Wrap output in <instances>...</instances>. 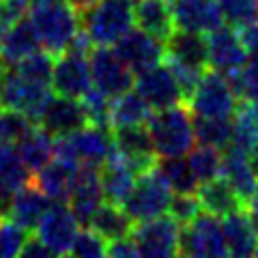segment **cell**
Listing matches in <instances>:
<instances>
[{
	"label": "cell",
	"instance_id": "35",
	"mask_svg": "<svg viewBox=\"0 0 258 258\" xmlns=\"http://www.w3.org/2000/svg\"><path fill=\"white\" fill-rule=\"evenodd\" d=\"M222 151L215 147H207V144H200V147H194L187 155V161L194 170V176L198 179V183L203 185L207 181H213L217 176H222Z\"/></svg>",
	"mask_w": 258,
	"mask_h": 258
},
{
	"label": "cell",
	"instance_id": "40",
	"mask_svg": "<svg viewBox=\"0 0 258 258\" xmlns=\"http://www.w3.org/2000/svg\"><path fill=\"white\" fill-rule=\"evenodd\" d=\"M80 101H82V108L86 112L88 125L112 129V125H110V103H112V97H108L106 93H101L99 88L93 86Z\"/></svg>",
	"mask_w": 258,
	"mask_h": 258
},
{
	"label": "cell",
	"instance_id": "6",
	"mask_svg": "<svg viewBox=\"0 0 258 258\" xmlns=\"http://www.w3.org/2000/svg\"><path fill=\"white\" fill-rule=\"evenodd\" d=\"M170 200H172V189L168 187L164 176L157 172V168H151V170L138 174L132 194L123 203V209L132 217V222L138 224L166 215L168 209H170Z\"/></svg>",
	"mask_w": 258,
	"mask_h": 258
},
{
	"label": "cell",
	"instance_id": "29",
	"mask_svg": "<svg viewBox=\"0 0 258 258\" xmlns=\"http://www.w3.org/2000/svg\"><path fill=\"white\" fill-rule=\"evenodd\" d=\"M151 116V106L136 91H127L118 97H112L110 103V125L129 127V125H147Z\"/></svg>",
	"mask_w": 258,
	"mask_h": 258
},
{
	"label": "cell",
	"instance_id": "8",
	"mask_svg": "<svg viewBox=\"0 0 258 258\" xmlns=\"http://www.w3.org/2000/svg\"><path fill=\"white\" fill-rule=\"evenodd\" d=\"M179 237L181 224L170 213L138 222L129 235L142 258H174L179 254Z\"/></svg>",
	"mask_w": 258,
	"mask_h": 258
},
{
	"label": "cell",
	"instance_id": "22",
	"mask_svg": "<svg viewBox=\"0 0 258 258\" xmlns=\"http://www.w3.org/2000/svg\"><path fill=\"white\" fill-rule=\"evenodd\" d=\"M222 230L226 239L228 258H252L258 245V230L249 220L247 211H239L222 217Z\"/></svg>",
	"mask_w": 258,
	"mask_h": 258
},
{
	"label": "cell",
	"instance_id": "7",
	"mask_svg": "<svg viewBox=\"0 0 258 258\" xmlns=\"http://www.w3.org/2000/svg\"><path fill=\"white\" fill-rule=\"evenodd\" d=\"M179 252L185 258H228L220 217L203 211L181 226Z\"/></svg>",
	"mask_w": 258,
	"mask_h": 258
},
{
	"label": "cell",
	"instance_id": "10",
	"mask_svg": "<svg viewBox=\"0 0 258 258\" xmlns=\"http://www.w3.org/2000/svg\"><path fill=\"white\" fill-rule=\"evenodd\" d=\"M88 56H91L88 62H91V78L95 88H99L108 97H118L132 91L134 71L118 58L114 50H110L108 45H97Z\"/></svg>",
	"mask_w": 258,
	"mask_h": 258
},
{
	"label": "cell",
	"instance_id": "42",
	"mask_svg": "<svg viewBox=\"0 0 258 258\" xmlns=\"http://www.w3.org/2000/svg\"><path fill=\"white\" fill-rule=\"evenodd\" d=\"M71 256L74 258H108L106 239H101L93 228L78 232L74 245H71Z\"/></svg>",
	"mask_w": 258,
	"mask_h": 258
},
{
	"label": "cell",
	"instance_id": "32",
	"mask_svg": "<svg viewBox=\"0 0 258 258\" xmlns=\"http://www.w3.org/2000/svg\"><path fill=\"white\" fill-rule=\"evenodd\" d=\"M258 142V101H239L232 114V142L235 147L249 151Z\"/></svg>",
	"mask_w": 258,
	"mask_h": 258
},
{
	"label": "cell",
	"instance_id": "21",
	"mask_svg": "<svg viewBox=\"0 0 258 258\" xmlns=\"http://www.w3.org/2000/svg\"><path fill=\"white\" fill-rule=\"evenodd\" d=\"M39 47H41V41H39L30 18H22L0 32V64L15 67L22 58L37 52Z\"/></svg>",
	"mask_w": 258,
	"mask_h": 258
},
{
	"label": "cell",
	"instance_id": "43",
	"mask_svg": "<svg viewBox=\"0 0 258 258\" xmlns=\"http://www.w3.org/2000/svg\"><path fill=\"white\" fill-rule=\"evenodd\" d=\"M168 213L183 226V224L191 222L196 215L203 213V205H200V198L196 194H172Z\"/></svg>",
	"mask_w": 258,
	"mask_h": 258
},
{
	"label": "cell",
	"instance_id": "28",
	"mask_svg": "<svg viewBox=\"0 0 258 258\" xmlns=\"http://www.w3.org/2000/svg\"><path fill=\"white\" fill-rule=\"evenodd\" d=\"M88 226H91L101 239H106V243H112V241L127 239L129 235H132L134 222L120 205L101 203L99 209L93 213Z\"/></svg>",
	"mask_w": 258,
	"mask_h": 258
},
{
	"label": "cell",
	"instance_id": "46",
	"mask_svg": "<svg viewBox=\"0 0 258 258\" xmlns=\"http://www.w3.org/2000/svg\"><path fill=\"white\" fill-rule=\"evenodd\" d=\"M108 258H142L132 239H118L108 245Z\"/></svg>",
	"mask_w": 258,
	"mask_h": 258
},
{
	"label": "cell",
	"instance_id": "25",
	"mask_svg": "<svg viewBox=\"0 0 258 258\" xmlns=\"http://www.w3.org/2000/svg\"><path fill=\"white\" fill-rule=\"evenodd\" d=\"M222 157H224L222 159V176L235 187L241 200L247 203L256 194V187H258V176L254 174L252 166H249L247 151L230 144L228 149L222 151Z\"/></svg>",
	"mask_w": 258,
	"mask_h": 258
},
{
	"label": "cell",
	"instance_id": "5",
	"mask_svg": "<svg viewBox=\"0 0 258 258\" xmlns=\"http://www.w3.org/2000/svg\"><path fill=\"white\" fill-rule=\"evenodd\" d=\"M112 144H114V140H112V129L84 125L82 129H78L74 134L56 138L54 155L76 161V164L101 168L110 157Z\"/></svg>",
	"mask_w": 258,
	"mask_h": 258
},
{
	"label": "cell",
	"instance_id": "31",
	"mask_svg": "<svg viewBox=\"0 0 258 258\" xmlns=\"http://www.w3.org/2000/svg\"><path fill=\"white\" fill-rule=\"evenodd\" d=\"M20 155L24 159V164L30 170V174L39 172L41 168L54 157V140L52 136L43 132L41 127H35L32 132L20 142Z\"/></svg>",
	"mask_w": 258,
	"mask_h": 258
},
{
	"label": "cell",
	"instance_id": "49",
	"mask_svg": "<svg viewBox=\"0 0 258 258\" xmlns=\"http://www.w3.org/2000/svg\"><path fill=\"white\" fill-rule=\"evenodd\" d=\"M247 159H249V166H252V170H254V174L258 176V142L254 144L252 149L247 151Z\"/></svg>",
	"mask_w": 258,
	"mask_h": 258
},
{
	"label": "cell",
	"instance_id": "54",
	"mask_svg": "<svg viewBox=\"0 0 258 258\" xmlns=\"http://www.w3.org/2000/svg\"><path fill=\"white\" fill-rule=\"evenodd\" d=\"M256 194H258V187H256Z\"/></svg>",
	"mask_w": 258,
	"mask_h": 258
},
{
	"label": "cell",
	"instance_id": "38",
	"mask_svg": "<svg viewBox=\"0 0 258 258\" xmlns=\"http://www.w3.org/2000/svg\"><path fill=\"white\" fill-rule=\"evenodd\" d=\"M15 69L20 71L22 76H26L28 80L37 84H45V86H52V74H54V60H52V54L50 52H32L26 58H22Z\"/></svg>",
	"mask_w": 258,
	"mask_h": 258
},
{
	"label": "cell",
	"instance_id": "12",
	"mask_svg": "<svg viewBox=\"0 0 258 258\" xmlns=\"http://www.w3.org/2000/svg\"><path fill=\"white\" fill-rule=\"evenodd\" d=\"M209 47V67L217 74L232 76L243 67L247 60V47L241 39L239 30L222 24L207 35Z\"/></svg>",
	"mask_w": 258,
	"mask_h": 258
},
{
	"label": "cell",
	"instance_id": "30",
	"mask_svg": "<svg viewBox=\"0 0 258 258\" xmlns=\"http://www.w3.org/2000/svg\"><path fill=\"white\" fill-rule=\"evenodd\" d=\"M155 168L164 176V181L172 189V194H198L200 183L194 176L187 155L185 157H157Z\"/></svg>",
	"mask_w": 258,
	"mask_h": 258
},
{
	"label": "cell",
	"instance_id": "37",
	"mask_svg": "<svg viewBox=\"0 0 258 258\" xmlns=\"http://www.w3.org/2000/svg\"><path fill=\"white\" fill-rule=\"evenodd\" d=\"M35 127H37L35 120L28 118L20 110H11V108L0 110V142L20 144Z\"/></svg>",
	"mask_w": 258,
	"mask_h": 258
},
{
	"label": "cell",
	"instance_id": "36",
	"mask_svg": "<svg viewBox=\"0 0 258 258\" xmlns=\"http://www.w3.org/2000/svg\"><path fill=\"white\" fill-rule=\"evenodd\" d=\"M228 78L241 101H258V47L247 52L245 64Z\"/></svg>",
	"mask_w": 258,
	"mask_h": 258
},
{
	"label": "cell",
	"instance_id": "23",
	"mask_svg": "<svg viewBox=\"0 0 258 258\" xmlns=\"http://www.w3.org/2000/svg\"><path fill=\"white\" fill-rule=\"evenodd\" d=\"M136 179L138 174L127 161L114 151V144H112L110 157L108 161L101 166V187H103V198L112 205H120L127 200V196L132 194Z\"/></svg>",
	"mask_w": 258,
	"mask_h": 258
},
{
	"label": "cell",
	"instance_id": "1",
	"mask_svg": "<svg viewBox=\"0 0 258 258\" xmlns=\"http://www.w3.org/2000/svg\"><path fill=\"white\" fill-rule=\"evenodd\" d=\"M28 18L37 30L41 47L52 56H60L80 30L78 9L64 0H35Z\"/></svg>",
	"mask_w": 258,
	"mask_h": 258
},
{
	"label": "cell",
	"instance_id": "19",
	"mask_svg": "<svg viewBox=\"0 0 258 258\" xmlns=\"http://www.w3.org/2000/svg\"><path fill=\"white\" fill-rule=\"evenodd\" d=\"M166 62L183 64V67L196 71H207L209 67L207 35L174 28L172 35L166 39Z\"/></svg>",
	"mask_w": 258,
	"mask_h": 258
},
{
	"label": "cell",
	"instance_id": "48",
	"mask_svg": "<svg viewBox=\"0 0 258 258\" xmlns=\"http://www.w3.org/2000/svg\"><path fill=\"white\" fill-rule=\"evenodd\" d=\"M247 215H249V220H252V224L258 230V194H254V196L247 200Z\"/></svg>",
	"mask_w": 258,
	"mask_h": 258
},
{
	"label": "cell",
	"instance_id": "14",
	"mask_svg": "<svg viewBox=\"0 0 258 258\" xmlns=\"http://www.w3.org/2000/svg\"><path fill=\"white\" fill-rule=\"evenodd\" d=\"M37 237L54 254H69L78 237V220L67 203H54L37 226Z\"/></svg>",
	"mask_w": 258,
	"mask_h": 258
},
{
	"label": "cell",
	"instance_id": "52",
	"mask_svg": "<svg viewBox=\"0 0 258 258\" xmlns=\"http://www.w3.org/2000/svg\"><path fill=\"white\" fill-rule=\"evenodd\" d=\"M252 258H258V245H256V252H254V256Z\"/></svg>",
	"mask_w": 258,
	"mask_h": 258
},
{
	"label": "cell",
	"instance_id": "55",
	"mask_svg": "<svg viewBox=\"0 0 258 258\" xmlns=\"http://www.w3.org/2000/svg\"><path fill=\"white\" fill-rule=\"evenodd\" d=\"M132 3H134V0H132Z\"/></svg>",
	"mask_w": 258,
	"mask_h": 258
},
{
	"label": "cell",
	"instance_id": "34",
	"mask_svg": "<svg viewBox=\"0 0 258 258\" xmlns=\"http://www.w3.org/2000/svg\"><path fill=\"white\" fill-rule=\"evenodd\" d=\"M0 179L13 191L30 183V170L24 164L20 149L11 142H0Z\"/></svg>",
	"mask_w": 258,
	"mask_h": 258
},
{
	"label": "cell",
	"instance_id": "20",
	"mask_svg": "<svg viewBox=\"0 0 258 258\" xmlns=\"http://www.w3.org/2000/svg\"><path fill=\"white\" fill-rule=\"evenodd\" d=\"M80 164L69 161L64 157H52L39 172H35V183L52 203H67L71 187H74V179Z\"/></svg>",
	"mask_w": 258,
	"mask_h": 258
},
{
	"label": "cell",
	"instance_id": "2",
	"mask_svg": "<svg viewBox=\"0 0 258 258\" xmlns=\"http://www.w3.org/2000/svg\"><path fill=\"white\" fill-rule=\"evenodd\" d=\"M157 157H185L196 147L194 114L189 108L172 106L155 110L147 120Z\"/></svg>",
	"mask_w": 258,
	"mask_h": 258
},
{
	"label": "cell",
	"instance_id": "18",
	"mask_svg": "<svg viewBox=\"0 0 258 258\" xmlns=\"http://www.w3.org/2000/svg\"><path fill=\"white\" fill-rule=\"evenodd\" d=\"M174 26L181 30L209 35L224 24L217 0H172Z\"/></svg>",
	"mask_w": 258,
	"mask_h": 258
},
{
	"label": "cell",
	"instance_id": "53",
	"mask_svg": "<svg viewBox=\"0 0 258 258\" xmlns=\"http://www.w3.org/2000/svg\"><path fill=\"white\" fill-rule=\"evenodd\" d=\"M174 258H185V256H174Z\"/></svg>",
	"mask_w": 258,
	"mask_h": 258
},
{
	"label": "cell",
	"instance_id": "50",
	"mask_svg": "<svg viewBox=\"0 0 258 258\" xmlns=\"http://www.w3.org/2000/svg\"><path fill=\"white\" fill-rule=\"evenodd\" d=\"M95 3H97V0H71V5H74L78 11H86L88 7H93Z\"/></svg>",
	"mask_w": 258,
	"mask_h": 258
},
{
	"label": "cell",
	"instance_id": "24",
	"mask_svg": "<svg viewBox=\"0 0 258 258\" xmlns=\"http://www.w3.org/2000/svg\"><path fill=\"white\" fill-rule=\"evenodd\" d=\"M52 200L37 187L35 183H26L24 187H20L13 194L11 207H9V220L13 224H18L24 230L37 228L45 211L50 209Z\"/></svg>",
	"mask_w": 258,
	"mask_h": 258
},
{
	"label": "cell",
	"instance_id": "11",
	"mask_svg": "<svg viewBox=\"0 0 258 258\" xmlns=\"http://www.w3.org/2000/svg\"><path fill=\"white\" fill-rule=\"evenodd\" d=\"M114 52L138 76L166 58V43L142 28H129L114 43Z\"/></svg>",
	"mask_w": 258,
	"mask_h": 258
},
{
	"label": "cell",
	"instance_id": "26",
	"mask_svg": "<svg viewBox=\"0 0 258 258\" xmlns=\"http://www.w3.org/2000/svg\"><path fill=\"white\" fill-rule=\"evenodd\" d=\"M134 22L138 24V28L161 39L164 43L176 28L170 0H136Z\"/></svg>",
	"mask_w": 258,
	"mask_h": 258
},
{
	"label": "cell",
	"instance_id": "9",
	"mask_svg": "<svg viewBox=\"0 0 258 258\" xmlns=\"http://www.w3.org/2000/svg\"><path fill=\"white\" fill-rule=\"evenodd\" d=\"M134 88L151 106V110L181 106L185 101L179 80H176V76L172 74V69L168 64H161V62L138 74V78L134 80Z\"/></svg>",
	"mask_w": 258,
	"mask_h": 258
},
{
	"label": "cell",
	"instance_id": "16",
	"mask_svg": "<svg viewBox=\"0 0 258 258\" xmlns=\"http://www.w3.org/2000/svg\"><path fill=\"white\" fill-rule=\"evenodd\" d=\"M101 203H103L101 168L80 164L76 179H74V187H71L69 200H67V205L74 211L78 224L88 226L93 213L99 209Z\"/></svg>",
	"mask_w": 258,
	"mask_h": 258
},
{
	"label": "cell",
	"instance_id": "4",
	"mask_svg": "<svg viewBox=\"0 0 258 258\" xmlns=\"http://www.w3.org/2000/svg\"><path fill=\"white\" fill-rule=\"evenodd\" d=\"M239 97L230 84V78L207 69L189 95V112L203 118H232L239 106Z\"/></svg>",
	"mask_w": 258,
	"mask_h": 258
},
{
	"label": "cell",
	"instance_id": "15",
	"mask_svg": "<svg viewBox=\"0 0 258 258\" xmlns=\"http://www.w3.org/2000/svg\"><path fill=\"white\" fill-rule=\"evenodd\" d=\"M37 125L50 134L52 138H62V136H69L88 125V118L80 99L64 95H56V97L52 95L47 99Z\"/></svg>",
	"mask_w": 258,
	"mask_h": 258
},
{
	"label": "cell",
	"instance_id": "27",
	"mask_svg": "<svg viewBox=\"0 0 258 258\" xmlns=\"http://www.w3.org/2000/svg\"><path fill=\"white\" fill-rule=\"evenodd\" d=\"M198 198H200V205H203V211L220 217V220L239 211V209H243V200H241L235 187L224 176H217V179L200 185Z\"/></svg>",
	"mask_w": 258,
	"mask_h": 258
},
{
	"label": "cell",
	"instance_id": "51",
	"mask_svg": "<svg viewBox=\"0 0 258 258\" xmlns=\"http://www.w3.org/2000/svg\"><path fill=\"white\" fill-rule=\"evenodd\" d=\"M58 258H74V256H71V254H60Z\"/></svg>",
	"mask_w": 258,
	"mask_h": 258
},
{
	"label": "cell",
	"instance_id": "45",
	"mask_svg": "<svg viewBox=\"0 0 258 258\" xmlns=\"http://www.w3.org/2000/svg\"><path fill=\"white\" fill-rule=\"evenodd\" d=\"M18 258H54V252L39 237H30L24 241Z\"/></svg>",
	"mask_w": 258,
	"mask_h": 258
},
{
	"label": "cell",
	"instance_id": "13",
	"mask_svg": "<svg viewBox=\"0 0 258 258\" xmlns=\"http://www.w3.org/2000/svg\"><path fill=\"white\" fill-rule=\"evenodd\" d=\"M112 140H114V151L134 168L136 174H142L151 168H155L157 153L153 147L147 125L116 127L112 129Z\"/></svg>",
	"mask_w": 258,
	"mask_h": 258
},
{
	"label": "cell",
	"instance_id": "17",
	"mask_svg": "<svg viewBox=\"0 0 258 258\" xmlns=\"http://www.w3.org/2000/svg\"><path fill=\"white\" fill-rule=\"evenodd\" d=\"M52 88H54L56 95L82 99V97L93 88L91 62L86 60V56L62 52L60 58L54 62Z\"/></svg>",
	"mask_w": 258,
	"mask_h": 258
},
{
	"label": "cell",
	"instance_id": "41",
	"mask_svg": "<svg viewBox=\"0 0 258 258\" xmlns=\"http://www.w3.org/2000/svg\"><path fill=\"white\" fill-rule=\"evenodd\" d=\"M26 241V230L13 224L9 217H0V258H18Z\"/></svg>",
	"mask_w": 258,
	"mask_h": 258
},
{
	"label": "cell",
	"instance_id": "3",
	"mask_svg": "<svg viewBox=\"0 0 258 258\" xmlns=\"http://www.w3.org/2000/svg\"><path fill=\"white\" fill-rule=\"evenodd\" d=\"M95 45H114L134 26L132 0H97L93 7L82 11L80 24Z\"/></svg>",
	"mask_w": 258,
	"mask_h": 258
},
{
	"label": "cell",
	"instance_id": "47",
	"mask_svg": "<svg viewBox=\"0 0 258 258\" xmlns=\"http://www.w3.org/2000/svg\"><path fill=\"white\" fill-rule=\"evenodd\" d=\"M13 194H15V191H13L3 179H0V217H7V215H9V207H11Z\"/></svg>",
	"mask_w": 258,
	"mask_h": 258
},
{
	"label": "cell",
	"instance_id": "44",
	"mask_svg": "<svg viewBox=\"0 0 258 258\" xmlns=\"http://www.w3.org/2000/svg\"><path fill=\"white\" fill-rule=\"evenodd\" d=\"M32 0H0V32L20 22L30 11Z\"/></svg>",
	"mask_w": 258,
	"mask_h": 258
},
{
	"label": "cell",
	"instance_id": "39",
	"mask_svg": "<svg viewBox=\"0 0 258 258\" xmlns=\"http://www.w3.org/2000/svg\"><path fill=\"white\" fill-rule=\"evenodd\" d=\"M224 22L232 28H243L258 20V0H217Z\"/></svg>",
	"mask_w": 258,
	"mask_h": 258
},
{
	"label": "cell",
	"instance_id": "33",
	"mask_svg": "<svg viewBox=\"0 0 258 258\" xmlns=\"http://www.w3.org/2000/svg\"><path fill=\"white\" fill-rule=\"evenodd\" d=\"M196 142L215 149H228L232 142V118H203L194 116Z\"/></svg>",
	"mask_w": 258,
	"mask_h": 258
}]
</instances>
